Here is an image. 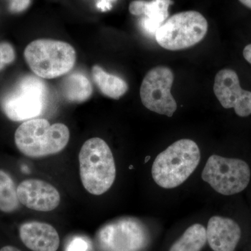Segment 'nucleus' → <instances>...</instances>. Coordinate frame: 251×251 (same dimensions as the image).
<instances>
[{"instance_id":"21","label":"nucleus","mask_w":251,"mask_h":251,"mask_svg":"<svg viewBox=\"0 0 251 251\" xmlns=\"http://www.w3.org/2000/svg\"><path fill=\"white\" fill-rule=\"evenodd\" d=\"M87 242L81 238H76L71 242L67 251H86L87 250Z\"/></svg>"},{"instance_id":"17","label":"nucleus","mask_w":251,"mask_h":251,"mask_svg":"<svg viewBox=\"0 0 251 251\" xmlns=\"http://www.w3.org/2000/svg\"><path fill=\"white\" fill-rule=\"evenodd\" d=\"M206 242L205 227L201 224H193L172 245L169 251H201Z\"/></svg>"},{"instance_id":"3","label":"nucleus","mask_w":251,"mask_h":251,"mask_svg":"<svg viewBox=\"0 0 251 251\" xmlns=\"http://www.w3.org/2000/svg\"><path fill=\"white\" fill-rule=\"evenodd\" d=\"M81 181L94 196L108 191L116 178V166L111 150L101 138L87 140L79 153Z\"/></svg>"},{"instance_id":"12","label":"nucleus","mask_w":251,"mask_h":251,"mask_svg":"<svg viewBox=\"0 0 251 251\" xmlns=\"http://www.w3.org/2000/svg\"><path fill=\"white\" fill-rule=\"evenodd\" d=\"M206 241L214 251H234L242 237L239 225L231 219L212 216L206 229Z\"/></svg>"},{"instance_id":"16","label":"nucleus","mask_w":251,"mask_h":251,"mask_svg":"<svg viewBox=\"0 0 251 251\" xmlns=\"http://www.w3.org/2000/svg\"><path fill=\"white\" fill-rule=\"evenodd\" d=\"M92 72L96 85L105 97L118 99L128 91V85L123 79L108 74L99 66H94Z\"/></svg>"},{"instance_id":"4","label":"nucleus","mask_w":251,"mask_h":251,"mask_svg":"<svg viewBox=\"0 0 251 251\" xmlns=\"http://www.w3.org/2000/svg\"><path fill=\"white\" fill-rule=\"evenodd\" d=\"M24 57L31 72L42 79L66 75L76 62L75 49L64 41L38 39L25 48Z\"/></svg>"},{"instance_id":"22","label":"nucleus","mask_w":251,"mask_h":251,"mask_svg":"<svg viewBox=\"0 0 251 251\" xmlns=\"http://www.w3.org/2000/svg\"><path fill=\"white\" fill-rule=\"evenodd\" d=\"M243 55L246 60L251 64V44H249L244 48Z\"/></svg>"},{"instance_id":"2","label":"nucleus","mask_w":251,"mask_h":251,"mask_svg":"<svg viewBox=\"0 0 251 251\" xmlns=\"http://www.w3.org/2000/svg\"><path fill=\"white\" fill-rule=\"evenodd\" d=\"M15 143L20 151L30 158H41L60 152L67 146L70 132L65 125H50L46 119L23 122L15 133Z\"/></svg>"},{"instance_id":"10","label":"nucleus","mask_w":251,"mask_h":251,"mask_svg":"<svg viewBox=\"0 0 251 251\" xmlns=\"http://www.w3.org/2000/svg\"><path fill=\"white\" fill-rule=\"evenodd\" d=\"M214 92L224 108H234L239 117L251 115V92L243 90L237 73L225 69L216 75Z\"/></svg>"},{"instance_id":"1","label":"nucleus","mask_w":251,"mask_h":251,"mask_svg":"<svg viewBox=\"0 0 251 251\" xmlns=\"http://www.w3.org/2000/svg\"><path fill=\"white\" fill-rule=\"evenodd\" d=\"M200 161L201 151L197 144L190 139L177 140L155 158L151 175L157 185L171 189L186 181Z\"/></svg>"},{"instance_id":"18","label":"nucleus","mask_w":251,"mask_h":251,"mask_svg":"<svg viewBox=\"0 0 251 251\" xmlns=\"http://www.w3.org/2000/svg\"><path fill=\"white\" fill-rule=\"evenodd\" d=\"M20 203L14 180L7 173L0 170V211L13 212L17 210Z\"/></svg>"},{"instance_id":"14","label":"nucleus","mask_w":251,"mask_h":251,"mask_svg":"<svg viewBox=\"0 0 251 251\" xmlns=\"http://www.w3.org/2000/svg\"><path fill=\"white\" fill-rule=\"evenodd\" d=\"M172 0H134L129 4V12L133 16H143L142 26L147 32L155 34L157 29L169 16Z\"/></svg>"},{"instance_id":"5","label":"nucleus","mask_w":251,"mask_h":251,"mask_svg":"<svg viewBox=\"0 0 251 251\" xmlns=\"http://www.w3.org/2000/svg\"><path fill=\"white\" fill-rule=\"evenodd\" d=\"M48 88L42 78L25 75L1 100V109L11 121L25 122L35 119L44 112Z\"/></svg>"},{"instance_id":"15","label":"nucleus","mask_w":251,"mask_h":251,"mask_svg":"<svg viewBox=\"0 0 251 251\" xmlns=\"http://www.w3.org/2000/svg\"><path fill=\"white\" fill-rule=\"evenodd\" d=\"M61 90L63 97L68 102L75 103L88 100L93 92L90 81L81 73H73L64 77Z\"/></svg>"},{"instance_id":"24","label":"nucleus","mask_w":251,"mask_h":251,"mask_svg":"<svg viewBox=\"0 0 251 251\" xmlns=\"http://www.w3.org/2000/svg\"><path fill=\"white\" fill-rule=\"evenodd\" d=\"M244 6H247L249 9H251V0H239Z\"/></svg>"},{"instance_id":"23","label":"nucleus","mask_w":251,"mask_h":251,"mask_svg":"<svg viewBox=\"0 0 251 251\" xmlns=\"http://www.w3.org/2000/svg\"><path fill=\"white\" fill-rule=\"evenodd\" d=\"M0 251H20L19 249H17V248L12 247V246H6V247L1 248V249H0Z\"/></svg>"},{"instance_id":"19","label":"nucleus","mask_w":251,"mask_h":251,"mask_svg":"<svg viewBox=\"0 0 251 251\" xmlns=\"http://www.w3.org/2000/svg\"><path fill=\"white\" fill-rule=\"evenodd\" d=\"M16 51L11 44L7 42H0V71L6 66L14 62Z\"/></svg>"},{"instance_id":"8","label":"nucleus","mask_w":251,"mask_h":251,"mask_svg":"<svg viewBox=\"0 0 251 251\" xmlns=\"http://www.w3.org/2000/svg\"><path fill=\"white\" fill-rule=\"evenodd\" d=\"M174 74L171 69L156 67L144 77L140 90L144 106L151 111L171 117L177 108L176 100L171 94Z\"/></svg>"},{"instance_id":"20","label":"nucleus","mask_w":251,"mask_h":251,"mask_svg":"<svg viewBox=\"0 0 251 251\" xmlns=\"http://www.w3.org/2000/svg\"><path fill=\"white\" fill-rule=\"evenodd\" d=\"M31 0H9V10L12 13H21L27 9Z\"/></svg>"},{"instance_id":"7","label":"nucleus","mask_w":251,"mask_h":251,"mask_svg":"<svg viewBox=\"0 0 251 251\" xmlns=\"http://www.w3.org/2000/svg\"><path fill=\"white\" fill-rule=\"evenodd\" d=\"M202 179L220 194L232 196L247 187L251 170L242 160L212 155L203 169Z\"/></svg>"},{"instance_id":"11","label":"nucleus","mask_w":251,"mask_h":251,"mask_svg":"<svg viewBox=\"0 0 251 251\" xmlns=\"http://www.w3.org/2000/svg\"><path fill=\"white\" fill-rule=\"evenodd\" d=\"M17 195L20 202L32 210L47 212L54 210L60 203L57 188L42 180H25L18 185Z\"/></svg>"},{"instance_id":"13","label":"nucleus","mask_w":251,"mask_h":251,"mask_svg":"<svg viewBox=\"0 0 251 251\" xmlns=\"http://www.w3.org/2000/svg\"><path fill=\"white\" fill-rule=\"evenodd\" d=\"M20 238L32 251H57L60 244L58 232L46 223L31 221L20 227Z\"/></svg>"},{"instance_id":"6","label":"nucleus","mask_w":251,"mask_h":251,"mask_svg":"<svg viewBox=\"0 0 251 251\" xmlns=\"http://www.w3.org/2000/svg\"><path fill=\"white\" fill-rule=\"evenodd\" d=\"M207 31L206 18L198 11H187L168 18L154 35L158 45L176 51L196 45L204 39Z\"/></svg>"},{"instance_id":"9","label":"nucleus","mask_w":251,"mask_h":251,"mask_svg":"<svg viewBox=\"0 0 251 251\" xmlns=\"http://www.w3.org/2000/svg\"><path fill=\"white\" fill-rule=\"evenodd\" d=\"M146 242L145 227L133 219H122L105 225L97 234L101 251H140Z\"/></svg>"}]
</instances>
